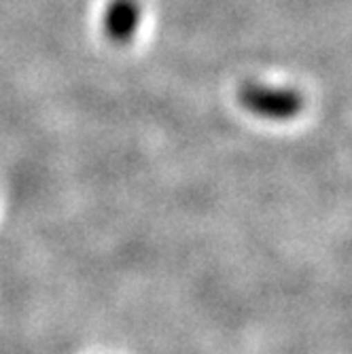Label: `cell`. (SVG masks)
I'll return each instance as SVG.
<instances>
[{"label": "cell", "mask_w": 352, "mask_h": 354, "mask_svg": "<svg viewBox=\"0 0 352 354\" xmlns=\"http://www.w3.org/2000/svg\"><path fill=\"white\" fill-rule=\"evenodd\" d=\"M238 102L254 117L284 121L302 113L304 95L291 87H274L257 81H246L238 89Z\"/></svg>", "instance_id": "6da1fadb"}, {"label": "cell", "mask_w": 352, "mask_h": 354, "mask_svg": "<svg viewBox=\"0 0 352 354\" xmlns=\"http://www.w3.org/2000/svg\"><path fill=\"white\" fill-rule=\"evenodd\" d=\"M142 9L138 0H111V5L104 11L102 26L104 35L113 43H130L140 26Z\"/></svg>", "instance_id": "7a4b0ae2"}]
</instances>
